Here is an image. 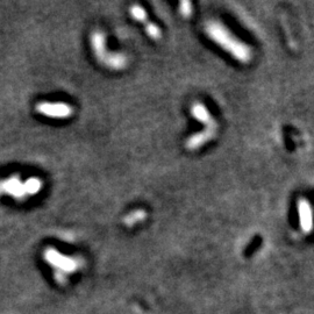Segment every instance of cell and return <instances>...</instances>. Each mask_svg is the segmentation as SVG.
Returning a JSON list of instances; mask_svg holds the SVG:
<instances>
[{
  "mask_svg": "<svg viewBox=\"0 0 314 314\" xmlns=\"http://www.w3.org/2000/svg\"><path fill=\"white\" fill-rule=\"evenodd\" d=\"M145 30L148 34L149 38L152 40H160L161 36H162V32H161L160 27L155 25V23L149 22V21H147V22L145 23Z\"/></svg>",
  "mask_w": 314,
  "mask_h": 314,
  "instance_id": "obj_12",
  "label": "cell"
},
{
  "mask_svg": "<svg viewBox=\"0 0 314 314\" xmlns=\"http://www.w3.org/2000/svg\"><path fill=\"white\" fill-rule=\"evenodd\" d=\"M179 13L183 18H190L192 15V4L190 1H182L181 4H179Z\"/></svg>",
  "mask_w": 314,
  "mask_h": 314,
  "instance_id": "obj_13",
  "label": "cell"
},
{
  "mask_svg": "<svg viewBox=\"0 0 314 314\" xmlns=\"http://www.w3.org/2000/svg\"><path fill=\"white\" fill-rule=\"evenodd\" d=\"M40 114L55 119H65L72 114L74 109L65 103H41L36 106Z\"/></svg>",
  "mask_w": 314,
  "mask_h": 314,
  "instance_id": "obj_3",
  "label": "cell"
},
{
  "mask_svg": "<svg viewBox=\"0 0 314 314\" xmlns=\"http://www.w3.org/2000/svg\"><path fill=\"white\" fill-rule=\"evenodd\" d=\"M129 13H130V15H132L133 19L139 21V22L146 23L148 21L147 12H146L145 8L141 7V6L133 5L132 7L129 8Z\"/></svg>",
  "mask_w": 314,
  "mask_h": 314,
  "instance_id": "obj_11",
  "label": "cell"
},
{
  "mask_svg": "<svg viewBox=\"0 0 314 314\" xmlns=\"http://www.w3.org/2000/svg\"><path fill=\"white\" fill-rule=\"evenodd\" d=\"M90 43L97 59L102 64L113 70H121L126 68L127 57L124 54L111 53L106 48V35L103 32L96 30L90 36Z\"/></svg>",
  "mask_w": 314,
  "mask_h": 314,
  "instance_id": "obj_2",
  "label": "cell"
},
{
  "mask_svg": "<svg viewBox=\"0 0 314 314\" xmlns=\"http://www.w3.org/2000/svg\"><path fill=\"white\" fill-rule=\"evenodd\" d=\"M5 192V193L11 194L15 199H25L27 197V192L25 188V183L20 181L18 176H13L11 178L6 179L4 182H0V193Z\"/></svg>",
  "mask_w": 314,
  "mask_h": 314,
  "instance_id": "obj_5",
  "label": "cell"
},
{
  "mask_svg": "<svg viewBox=\"0 0 314 314\" xmlns=\"http://www.w3.org/2000/svg\"><path fill=\"white\" fill-rule=\"evenodd\" d=\"M44 258L48 263L51 264L55 268H59L61 271L71 272V271L76 269V262L72 260V258L60 254L56 249L48 248L44 252Z\"/></svg>",
  "mask_w": 314,
  "mask_h": 314,
  "instance_id": "obj_4",
  "label": "cell"
},
{
  "mask_svg": "<svg viewBox=\"0 0 314 314\" xmlns=\"http://www.w3.org/2000/svg\"><path fill=\"white\" fill-rule=\"evenodd\" d=\"M216 127L218 126L206 127V129L203 130V132L191 135L190 138L187 140V142H185V147H187L188 150H197V149L203 147L204 145H206L207 142L211 141V140L214 138L216 134Z\"/></svg>",
  "mask_w": 314,
  "mask_h": 314,
  "instance_id": "obj_6",
  "label": "cell"
},
{
  "mask_svg": "<svg viewBox=\"0 0 314 314\" xmlns=\"http://www.w3.org/2000/svg\"><path fill=\"white\" fill-rule=\"evenodd\" d=\"M191 115L194 119H197L199 123L206 125V127L218 126L214 118L209 113V109H207L206 106L201 103H194L193 105L191 106Z\"/></svg>",
  "mask_w": 314,
  "mask_h": 314,
  "instance_id": "obj_8",
  "label": "cell"
},
{
  "mask_svg": "<svg viewBox=\"0 0 314 314\" xmlns=\"http://www.w3.org/2000/svg\"><path fill=\"white\" fill-rule=\"evenodd\" d=\"M25 188L27 192V196H32V194H36L42 188V182L41 179L36 178V177H32L28 178L25 182Z\"/></svg>",
  "mask_w": 314,
  "mask_h": 314,
  "instance_id": "obj_10",
  "label": "cell"
},
{
  "mask_svg": "<svg viewBox=\"0 0 314 314\" xmlns=\"http://www.w3.org/2000/svg\"><path fill=\"white\" fill-rule=\"evenodd\" d=\"M298 213H299L301 230L309 233L312 230V209H311L309 201L304 198L298 201Z\"/></svg>",
  "mask_w": 314,
  "mask_h": 314,
  "instance_id": "obj_7",
  "label": "cell"
},
{
  "mask_svg": "<svg viewBox=\"0 0 314 314\" xmlns=\"http://www.w3.org/2000/svg\"><path fill=\"white\" fill-rule=\"evenodd\" d=\"M205 33L213 42L220 45V48L230 54L239 62L249 63L252 60L251 48L240 40H237L227 29V27L219 21L211 20L206 22Z\"/></svg>",
  "mask_w": 314,
  "mask_h": 314,
  "instance_id": "obj_1",
  "label": "cell"
},
{
  "mask_svg": "<svg viewBox=\"0 0 314 314\" xmlns=\"http://www.w3.org/2000/svg\"><path fill=\"white\" fill-rule=\"evenodd\" d=\"M146 218H147V212L143 211V209H135V211L128 213V214L125 216L124 222L126 226L132 227L134 225L145 220Z\"/></svg>",
  "mask_w": 314,
  "mask_h": 314,
  "instance_id": "obj_9",
  "label": "cell"
}]
</instances>
